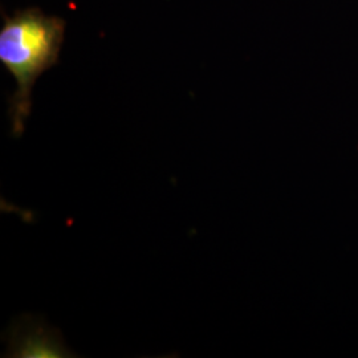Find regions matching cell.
Segmentation results:
<instances>
[{
    "mask_svg": "<svg viewBox=\"0 0 358 358\" xmlns=\"http://www.w3.org/2000/svg\"><path fill=\"white\" fill-rule=\"evenodd\" d=\"M65 22L38 8L4 16L0 29V62L13 75L17 90L10 100L13 136L19 138L31 115L32 88L38 77L59 63Z\"/></svg>",
    "mask_w": 358,
    "mask_h": 358,
    "instance_id": "1",
    "label": "cell"
}]
</instances>
